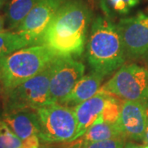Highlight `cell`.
Wrapping results in <instances>:
<instances>
[{"mask_svg":"<svg viewBox=\"0 0 148 148\" xmlns=\"http://www.w3.org/2000/svg\"><path fill=\"white\" fill-rule=\"evenodd\" d=\"M91 12L79 0L65 1L41 37L40 43L57 56H80L84 51Z\"/></svg>","mask_w":148,"mask_h":148,"instance_id":"cell-1","label":"cell"},{"mask_svg":"<svg viewBox=\"0 0 148 148\" xmlns=\"http://www.w3.org/2000/svg\"><path fill=\"white\" fill-rule=\"evenodd\" d=\"M125 57L117 25L106 16H97L91 25L86 45V58L91 69L106 76L122 66Z\"/></svg>","mask_w":148,"mask_h":148,"instance_id":"cell-2","label":"cell"},{"mask_svg":"<svg viewBox=\"0 0 148 148\" xmlns=\"http://www.w3.org/2000/svg\"><path fill=\"white\" fill-rule=\"evenodd\" d=\"M58 56L44 45L22 48L0 59V82L7 95L17 86L41 73Z\"/></svg>","mask_w":148,"mask_h":148,"instance_id":"cell-3","label":"cell"},{"mask_svg":"<svg viewBox=\"0 0 148 148\" xmlns=\"http://www.w3.org/2000/svg\"><path fill=\"white\" fill-rule=\"evenodd\" d=\"M50 65L41 73L17 86L5 95V111L36 110L40 108L53 104L50 99L49 92Z\"/></svg>","mask_w":148,"mask_h":148,"instance_id":"cell-4","label":"cell"},{"mask_svg":"<svg viewBox=\"0 0 148 148\" xmlns=\"http://www.w3.org/2000/svg\"><path fill=\"white\" fill-rule=\"evenodd\" d=\"M101 90L148 107V71L137 64L124 65Z\"/></svg>","mask_w":148,"mask_h":148,"instance_id":"cell-5","label":"cell"},{"mask_svg":"<svg viewBox=\"0 0 148 148\" xmlns=\"http://www.w3.org/2000/svg\"><path fill=\"white\" fill-rule=\"evenodd\" d=\"M40 122L39 137L46 142H72L77 132L73 109L52 104L36 110Z\"/></svg>","mask_w":148,"mask_h":148,"instance_id":"cell-6","label":"cell"},{"mask_svg":"<svg viewBox=\"0 0 148 148\" xmlns=\"http://www.w3.org/2000/svg\"><path fill=\"white\" fill-rule=\"evenodd\" d=\"M50 66V99L53 104H61L84 77L85 66L71 56H58Z\"/></svg>","mask_w":148,"mask_h":148,"instance_id":"cell-7","label":"cell"},{"mask_svg":"<svg viewBox=\"0 0 148 148\" xmlns=\"http://www.w3.org/2000/svg\"><path fill=\"white\" fill-rule=\"evenodd\" d=\"M117 27L127 57H148V15L139 12L135 16L122 18Z\"/></svg>","mask_w":148,"mask_h":148,"instance_id":"cell-8","label":"cell"},{"mask_svg":"<svg viewBox=\"0 0 148 148\" xmlns=\"http://www.w3.org/2000/svg\"><path fill=\"white\" fill-rule=\"evenodd\" d=\"M66 0H39L16 32L24 36L31 45H40L50 21Z\"/></svg>","mask_w":148,"mask_h":148,"instance_id":"cell-9","label":"cell"},{"mask_svg":"<svg viewBox=\"0 0 148 148\" xmlns=\"http://www.w3.org/2000/svg\"><path fill=\"white\" fill-rule=\"evenodd\" d=\"M147 119V107L145 105L136 101H123L118 122L123 138L143 141Z\"/></svg>","mask_w":148,"mask_h":148,"instance_id":"cell-10","label":"cell"},{"mask_svg":"<svg viewBox=\"0 0 148 148\" xmlns=\"http://www.w3.org/2000/svg\"><path fill=\"white\" fill-rule=\"evenodd\" d=\"M110 95V94L100 90L93 97L74 107L77 119V132L73 141L83 136L88 128L101 117Z\"/></svg>","mask_w":148,"mask_h":148,"instance_id":"cell-11","label":"cell"},{"mask_svg":"<svg viewBox=\"0 0 148 148\" xmlns=\"http://www.w3.org/2000/svg\"><path fill=\"white\" fill-rule=\"evenodd\" d=\"M2 120L21 141L35 135H40V126L36 110H16L5 111Z\"/></svg>","mask_w":148,"mask_h":148,"instance_id":"cell-12","label":"cell"},{"mask_svg":"<svg viewBox=\"0 0 148 148\" xmlns=\"http://www.w3.org/2000/svg\"><path fill=\"white\" fill-rule=\"evenodd\" d=\"M104 77L105 76L102 74L94 71L84 76L76 85L72 92L64 98L61 104H71L77 106L89 100L101 90V82Z\"/></svg>","mask_w":148,"mask_h":148,"instance_id":"cell-13","label":"cell"},{"mask_svg":"<svg viewBox=\"0 0 148 148\" xmlns=\"http://www.w3.org/2000/svg\"><path fill=\"white\" fill-rule=\"evenodd\" d=\"M123 138L118 123H110L100 117L84 134L85 143Z\"/></svg>","mask_w":148,"mask_h":148,"instance_id":"cell-14","label":"cell"},{"mask_svg":"<svg viewBox=\"0 0 148 148\" xmlns=\"http://www.w3.org/2000/svg\"><path fill=\"white\" fill-rule=\"evenodd\" d=\"M39 0H10L6 16L9 29H17Z\"/></svg>","mask_w":148,"mask_h":148,"instance_id":"cell-15","label":"cell"},{"mask_svg":"<svg viewBox=\"0 0 148 148\" xmlns=\"http://www.w3.org/2000/svg\"><path fill=\"white\" fill-rule=\"evenodd\" d=\"M28 45L30 42L16 32H0V59Z\"/></svg>","mask_w":148,"mask_h":148,"instance_id":"cell-16","label":"cell"},{"mask_svg":"<svg viewBox=\"0 0 148 148\" xmlns=\"http://www.w3.org/2000/svg\"><path fill=\"white\" fill-rule=\"evenodd\" d=\"M140 0H100V5L107 18L126 15L139 4Z\"/></svg>","mask_w":148,"mask_h":148,"instance_id":"cell-17","label":"cell"},{"mask_svg":"<svg viewBox=\"0 0 148 148\" xmlns=\"http://www.w3.org/2000/svg\"><path fill=\"white\" fill-rule=\"evenodd\" d=\"M0 146L3 148H21L23 147L22 141L3 120H0Z\"/></svg>","mask_w":148,"mask_h":148,"instance_id":"cell-18","label":"cell"},{"mask_svg":"<svg viewBox=\"0 0 148 148\" xmlns=\"http://www.w3.org/2000/svg\"><path fill=\"white\" fill-rule=\"evenodd\" d=\"M122 105L119 101H117L112 95H110L106 101L105 108L101 114V117L104 121L110 123H118L120 112H121Z\"/></svg>","mask_w":148,"mask_h":148,"instance_id":"cell-19","label":"cell"},{"mask_svg":"<svg viewBox=\"0 0 148 148\" xmlns=\"http://www.w3.org/2000/svg\"><path fill=\"white\" fill-rule=\"evenodd\" d=\"M124 141L123 138H112L104 141L85 143L84 148H123Z\"/></svg>","mask_w":148,"mask_h":148,"instance_id":"cell-20","label":"cell"},{"mask_svg":"<svg viewBox=\"0 0 148 148\" xmlns=\"http://www.w3.org/2000/svg\"><path fill=\"white\" fill-rule=\"evenodd\" d=\"M23 147L26 148H39L40 147V137L38 135L32 136L22 142Z\"/></svg>","mask_w":148,"mask_h":148,"instance_id":"cell-21","label":"cell"},{"mask_svg":"<svg viewBox=\"0 0 148 148\" xmlns=\"http://www.w3.org/2000/svg\"><path fill=\"white\" fill-rule=\"evenodd\" d=\"M143 141V143L146 144V146H148V119L147 123V126H146V128H145V132H144Z\"/></svg>","mask_w":148,"mask_h":148,"instance_id":"cell-22","label":"cell"},{"mask_svg":"<svg viewBox=\"0 0 148 148\" xmlns=\"http://www.w3.org/2000/svg\"><path fill=\"white\" fill-rule=\"evenodd\" d=\"M123 148H143V147L138 146L137 144H134L132 143H127Z\"/></svg>","mask_w":148,"mask_h":148,"instance_id":"cell-23","label":"cell"},{"mask_svg":"<svg viewBox=\"0 0 148 148\" xmlns=\"http://www.w3.org/2000/svg\"><path fill=\"white\" fill-rule=\"evenodd\" d=\"M4 22H5L4 17L0 15V32H4Z\"/></svg>","mask_w":148,"mask_h":148,"instance_id":"cell-24","label":"cell"},{"mask_svg":"<svg viewBox=\"0 0 148 148\" xmlns=\"http://www.w3.org/2000/svg\"><path fill=\"white\" fill-rule=\"evenodd\" d=\"M5 2H6V0H0V8H2V6L5 3Z\"/></svg>","mask_w":148,"mask_h":148,"instance_id":"cell-25","label":"cell"},{"mask_svg":"<svg viewBox=\"0 0 148 148\" xmlns=\"http://www.w3.org/2000/svg\"><path fill=\"white\" fill-rule=\"evenodd\" d=\"M3 90V87H2V84H1V82H0V95H1V92Z\"/></svg>","mask_w":148,"mask_h":148,"instance_id":"cell-26","label":"cell"},{"mask_svg":"<svg viewBox=\"0 0 148 148\" xmlns=\"http://www.w3.org/2000/svg\"><path fill=\"white\" fill-rule=\"evenodd\" d=\"M143 148H148V146H144V147H143Z\"/></svg>","mask_w":148,"mask_h":148,"instance_id":"cell-27","label":"cell"},{"mask_svg":"<svg viewBox=\"0 0 148 148\" xmlns=\"http://www.w3.org/2000/svg\"><path fill=\"white\" fill-rule=\"evenodd\" d=\"M0 148H3V147H2V146H0Z\"/></svg>","mask_w":148,"mask_h":148,"instance_id":"cell-28","label":"cell"}]
</instances>
